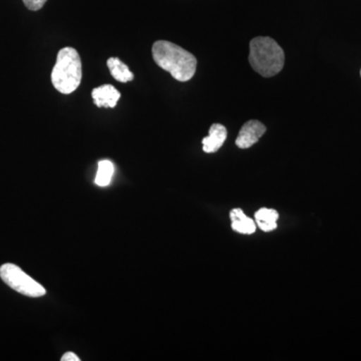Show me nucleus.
Returning <instances> with one entry per match:
<instances>
[{"label":"nucleus","instance_id":"obj_12","mask_svg":"<svg viewBox=\"0 0 361 361\" xmlns=\"http://www.w3.org/2000/svg\"><path fill=\"white\" fill-rule=\"evenodd\" d=\"M47 0H23V4L30 11H37L44 7Z\"/></svg>","mask_w":361,"mask_h":361},{"label":"nucleus","instance_id":"obj_14","mask_svg":"<svg viewBox=\"0 0 361 361\" xmlns=\"http://www.w3.org/2000/svg\"><path fill=\"white\" fill-rule=\"evenodd\" d=\"M360 75H361V71H360Z\"/></svg>","mask_w":361,"mask_h":361},{"label":"nucleus","instance_id":"obj_10","mask_svg":"<svg viewBox=\"0 0 361 361\" xmlns=\"http://www.w3.org/2000/svg\"><path fill=\"white\" fill-rule=\"evenodd\" d=\"M256 222L262 231L270 232L277 228V220L279 218L276 210L262 208L255 214Z\"/></svg>","mask_w":361,"mask_h":361},{"label":"nucleus","instance_id":"obj_2","mask_svg":"<svg viewBox=\"0 0 361 361\" xmlns=\"http://www.w3.org/2000/svg\"><path fill=\"white\" fill-rule=\"evenodd\" d=\"M284 61L283 49L274 39L258 37L251 40L249 63L259 75L274 77L283 70Z\"/></svg>","mask_w":361,"mask_h":361},{"label":"nucleus","instance_id":"obj_6","mask_svg":"<svg viewBox=\"0 0 361 361\" xmlns=\"http://www.w3.org/2000/svg\"><path fill=\"white\" fill-rule=\"evenodd\" d=\"M94 103L97 108H115L121 94L114 85H104L94 89L92 92Z\"/></svg>","mask_w":361,"mask_h":361},{"label":"nucleus","instance_id":"obj_13","mask_svg":"<svg viewBox=\"0 0 361 361\" xmlns=\"http://www.w3.org/2000/svg\"><path fill=\"white\" fill-rule=\"evenodd\" d=\"M80 357L75 355L73 353H66V355L61 357V361H80Z\"/></svg>","mask_w":361,"mask_h":361},{"label":"nucleus","instance_id":"obj_4","mask_svg":"<svg viewBox=\"0 0 361 361\" xmlns=\"http://www.w3.org/2000/svg\"><path fill=\"white\" fill-rule=\"evenodd\" d=\"M0 277L2 281L13 290L28 297H42L47 291L44 287L28 276L18 266L6 263L0 267Z\"/></svg>","mask_w":361,"mask_h":361},{"label":"nucleus","instance_id":"obj_7","mask_svg":"<svg viewBox=\"0 0 361 361\" xmlns=\"http://www.w3.org/2000/svg\"><path fill=\"white\" fill-rule=\"evenodd\" d=\"M227 139V129L221 123H214L209 130L208 137H204L203 151L211 154L219 151Z\"/></svg>","mask_w":361,"mask_h":361},{"label":"nucleus","instance_id":"obj_9","mask_svg":"<svg viewBox=\"0 0 361 361\" xmlns=\"http://www.w3.org/2000/svg\"><path fill=\"white\" fill-rule=\"evenodd\" d=\"M111 77L120 82H128L134 80V73L129 70V66L125 65L121 59L111 58L106 61Z\"/></svg>","mask_w":361,"mask_h":361},{"label":"nucleus","instance_id":"obj_8","mask_svg":"<svg viewBox=\"0 0 361 361\" xmlns=\"http://www.w3.org/2000/svg\"><path fill=\"white\" fill-rule=\"evenodd\" d=\"M232 221V229L241 234L251 235L256 231V224L253 220L247 217L241 209H234L230 213Z\"/></svg>","mask_w":361,"mask_h":361},{"label":"nucleus","instance_id":"obj_1","mask_svg":"<svg viewBox=\"0 0 361 361\" xmlns=\"http://www.w3.org/2000/svg\"><path fill=\"white\" fill-rule=\"evenodd\" d=\"M152 54L157 65L169 71L178 82H188L196 73L197 59L173 42L158 40L152 47Z\"/></svg>","mask_w":361,"mask_h":361},{"label":"nucleus","instance_id":"obj_3","mask_svg":"<svg viewBox=\"0 0 361 361\" xmlns=\"http://www.w3.org/2000/svg\"><path fill=\"white\" fill-rule=\"evenodd\" d=\"M82 77V61L78 52L73 47L61 49L51 73L54 87L61 94H70L80 87Z\"/></svg>","mask_w":361,"mask_h":361},{"label":"nucleus","instance_id":"obj_11","mask_svg":"<svg viewBox=\"0 0 361 361\" xmlns=\"http://www.w3.org/2000/svg\"><path fill=\"white\" fill-rule=\"evenodd\" d=\"M115 168L111 161L104 160L99 163L97 173L94 183L99 187H106L111 184Z\"/></svg>","mask_w":361,"mask_h":361},{"label":"nucleus","instance_id":"obj_5","mask_svg":"<svg viewBox=\"0 0 361 361\" xmlns=\"http://www.w3.org/2000/svg\"><path fill=\"white\" fill-rule=\"evenodd\" d=\"M266 133V127L259 121L251 120L244 123L236 139V146L240 149H249L258 142Z\"/></svg>","mask_w":361,"mask_h":361}]
</instances>
